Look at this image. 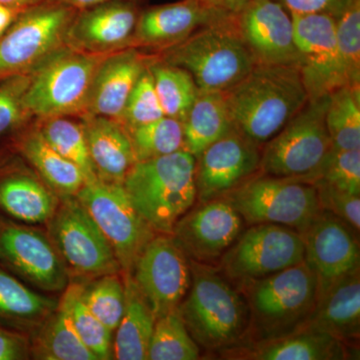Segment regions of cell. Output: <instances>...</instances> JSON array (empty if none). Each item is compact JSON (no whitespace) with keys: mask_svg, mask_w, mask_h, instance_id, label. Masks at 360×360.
Returning <instances> with one entry per match:
<instances>
[{"mask_svg":"<svg viewBox=\"0 0 360 360\" xmlns=\"http://www.w3.org/2000/svg\"><path fill=\"white\" fill-rule=\"evenodd\" d=\"M225 96L233 127L258 146L278 134L309 101L298 68L262 63Z\"/></svg>","mask_w":360,"mask_h":360,"instance_id":"obj_1","label":"cell"},{"mask_svg":"<svg viewBox=\"0 0 360 360\" xmlns=\"http://www.w3.org/2000/svg\"><path fill=\"white\" fill-rule=\"evenodd\" d=\"M196 158L187 150L137 161L122 186L146 224L161 234L175 224L196 200Z\"/></svg>","mask_w":360,"mask_h":360,"instance_id":"obj_2","label":"cell"},{"mask_svg":"<svg viewBox=\"0 0 360 360\" xmlns=\"http://www.w3.org/2000/svg\"><path fill=\"white\" fill-rule=\"evenodd\" d=\"M165 49L163 61L188 71L200 91H227L257 65L239 34L236 14Z\"/></svg>","mask_w":360,"mask_h":360,"instance_id":"obj_3","label":"cell"},{"mask_svg":"<svg viewBox=\"0 0 360 360\" xmlns=\"http://www.w3.org/2000/svg\"><path fill=\"white\" fill-rule=\"evenodd\" d=\"M243 283L251 319L264 341L304 328L319 300L316 276L305 262Z\"/></svg>","mask_w":360,"mask_h":360,"instance_id":"obj_4","label":"cell"},{"mask_svg":"<svg viewBox=\"0 0 360 360\" xmlns=\"http://www.w3.org/2000/svg\"><path fill=\"white\" fill-rule=\"evenodd\" d=\"M191 290L177 307L194 341L206 349L236 342L245 333L248 309L241 296L212 269L191 262Z\"/></svg>","mask_w":360,"mask_h":360,"instance_id":"obj_5","label":"cell"},{"mask_svg":"<svg viewBox=\"0 0 360 360\" xmlns=\"http://www.w3.org/2000/svg\"><path fill=\"white\" fill-rule=\"evenodd\" d=\"M108 54L63 46L30 72L23 105L26 115L46 118L85 112L97 68Z\"/></svg>","mask_w":360,"mask_h":360,"instance_id":"obj_6","label":"cell"},{"mask_svg":"<svg viewBox=\"0 0 360 360\" xmlns=\"http://www.w3.org/2000/svg\"><path fill=\"white\" fill-rule=\"evenodd\" d=\"M328 96L307 101L283 129L267 141L260 168L269 176L305 181L333 149L326 127Z\"/></svg>","mask_w":360,"mask_h":360,"instance_id":"obj_7","label":"cell"},{"mask_svg":"<svg viewBox=\"0 0 360 360\" xmlns=\"http://www.w3.org/2000/svg\"><path fill=\"white\" fill-rule=\"evenodd\" d=\"M224 198L248 224L283 225L300 233L322 210L312 184L269 175L248 180Z\"/></svg>","mask_w":360,"mask_h":360,"instance_id":"obj_8","label":"cell"},{"mask_svg":"<svg viewBox=\"0 0 360 360\" xmlns=\"http://www.w3.org/2000/svg\"><path fill=\"white\" fill-rule=\"evenodd\" d=\"M77 9L44 1L26 9L0 39V82L25 75L65 46Z\"/></svg>","mask_w":360,"mask_h":360,"instance_id":"obj_9","label":"cell"},{"mask_svg":"<svg viewBox=\"0 0 360 360\" xmlns=\"http://www.w3.org/2000/svg\"><path fill=\"white\" fill-rule=\"evenodd\" d=\"M49 221V238L68 272L96 278L122 269L110 241L75 196L63 198Z\"/></svg>","mask_w":360,"mask_h":360,"instance_id":"obj_10","label":"cell"},{"mask_svg":"<svg viewBox=\"0 0 360 360\" xmlns=\"http://www.w3.org/2000/svg\"><path fill=\"white\" fill-rule=\"evenodd\" d=\"M75 198L110 241L122 269L129 274L155 231L135 210L124 187L97 179L85 182Z\"/></svg>","mask_w":360,"mask_h":360,"instance_id":"obj_11","label":"cell"},{"mask_svg":"<svg viewBox=\"0 0 360 360\" xmlns=\"http://www.w3.org/2000/svg\"><path fill=\"white\" fill-rule=\"evenodd\" d=\"M222 257L227 276L245 281L271 276L304 262L300 232L283 225L253 224Z\"/></svg>","mask_w":360,"mask_h":360,"instance_id":"obj_12","label":"cell"},{"mask_svg":"<svg viewBox=\"0 0 360 360\" xmlns=\"http://www.w3.org/2000/svg\"><path fill=\"white\" fill-rule=\"evenodd\" d=\"M129 274L156 319L176 309L191 284L187 255L169 234L151 239Z\"/></svg>","mask_w":360,"mask_h":360,"instance_id":"obj_13","label":"cell"},{"mask_svg":"<svg viewBox=\"0 0 360 360\" xmlns=\"http://www.w3.org/2000/svg\"><path fill=\"white\" fill-rule=\"evenodd\" d=\"M298 70L309 101L347 85L336 39L335 18L326 13H290Z\"/></svg>","mask_w":360,"mask_h":360,"instance_id":"obj_14","label":"cell"},{"mask_svg":"<svg viewBox=\"0 0 360 360\" xmlns=\"http://www.w3.org/2000/svg\"><path fill=\"white\" fill-rule=\"evenodd\" d=\"M0 262L42 290L60 291L68 284V270L41 231L0 219Z\"/></svg>","mask_w":360,"mask_h":360,"instance_id":"obj_15","label":"cell"},{"mask_svg":"<svg viewBox=\"0 0 360 360\" xmlns=\"http://www.w3.org/2000/svg\"><path fill=\"white\" fill-rule=\"evenodd\" d=\"M258 144L234 127L198 156L196 198L201 202L224 198L260 168Z\"/></svg>","mask_w":360,"mask_h":360,"instance_id":"obj_16","label":"cell"},{"mask_svg":"<svg viewBox=\"0 0 360 360\" xmlns=\"http://www.w3.org/2000/svg\"><path fill=\"white\" fill-rule=\"evenodd\" d=\"M300 236L304 262L317 278L319 298L336 281L359 269V243L347 224L333 213L322 210Z\"/></svg>","mask_w":360,"mask_h":360,"instance_id":"obj_17","label":"cell"},{"mask_svg":"<svg viewBox=\"0 0 360 360\" xmlns=\"http://www.w3.org/2000/svg\"><path fill=\"white\" fill-rule=\"evenodd\" d=\"M236 25L257 63L297 68L292 18L278 0H250Z\"/></svg>","mask_w":360,"mask_h":360,"instance_id":"obj_18","label":"cell"},{"mask_svg":"<svg viewBox=\"0 0 360 360\" xmlns=\"http://www.w3.org/2000/svg\"><path fill=\"white\" fill-rule=\"evenodd\" d=\"M243 219L226 198L202 202L186 213L175 224L172 234L189 257L210 262L224 257L240 236Z\"/></svg>","mask_w":360,"mask_h":360,"instance_id":"obj_19","label":"cell"},{"mask_svg":"<svg viewBox=\"0 0 360 360\" xmlns=\"http://www.w3.org/2000/svg\"><path fill=\"white\" fill-rule=\"evenodd\" d=\"M134 1L113 0L77 11L65 34V46L92 54H110L131 44L139 20Z\"/></svg>","mask_w":360,"mask_h":360,"instance_id":"obj_20","label":"cell"},{"mask_svg":"<svg viewBox=\"0 0 360 360\" xmlns=\"http://www.w3.org/2000/svg\"><path fill=\"white\" fill-rule=\"evenodd\" d=\"M231 15L236 14L217 11L203 0H181L150 7L139 13L131 44L167 49L203 26Z\"/></svg>","mask_w":360,"mask_h":360,"instance_id":"obj_21","label":"cell"},{"mask_svg":"<svg viewBox=\"0 0 360 360\" xmlns=\"http://www.w3.org/2000/svg\"><path fill=\"white\" fill-rule=\"evenodd\" d=\"M146 68V59L134 49L108 54L92 79L84 113L120 122L127 99Z\"/></svg>","mask_w":360,"mask_h":360,"instance_id":"obj_22","label":"cell"},{"mask_svg":"<svg viewBox=\"0 0 360 360\" xmlns=\"http://www.w3.org/2000/svg\"><path fill=\"white\" fill-rule=\"evenodd\" d=\"M82 124L97 177L122 184L136 162L127 130L117 120L89 113Z\"/></svg>","mask_w":360,"mask_h":360,"instance_id":"obj_23","label":"cell"},{"mask_svg":"<svg viewBox=\"0 0 360 360\" xmlns=\"http://www.w3.org/2000/svg\"><path fill=\"white\" fill-rule=\"evenodd\" d=\"M303 328L328 333L343 343L359 340V269L336 281L319 298L316 307Z\"/></svg>","mask_w":360,"mask_h":360,"instance_id":"obj_24","label":"cell"},{"mask_svg":"<svg viewBox=\"0 0 360 360\" xmlns=\"http://www.w3.org/2000/svg\"><path fill=\"white\" fill-rule=\"evenodd\" d=\"M124 311L113 336V359H148L156 319L130 274L125 276Z\"/></svg>","mask_w":360,"mask_h":360,"instance_id":"obj_25","label":"cell"},{"mask_svg":"<svg viewBox=\"0 0 360 360\" xmlns=\"http://www.w3.org/2000/svg\"><path fill=\"white\" fill-rule=\"evenodd\" d=\"M184 148L198 158L203 150L234 129L224 91H200L182 120Z\"/></svg>","mask_w":360,"mask_h":360,"instance_id":"obj_26","label":"cell"},{"mask_svg":"<svg viewBox=\"0 0 360 360\" xmlns=\"http://www.w3.org/2000/svg\"><path fill=\"white\" fill-rule=\"evenodd\" d=\"M58 206L53 193L39 180L25 174L0 177V210L25 224L49 221Z\"/></svg>","mask_w":360,"mask_h":360,"instance_id":"obj_27","label":"cell"},{"mask_svg":"<svg viewBox=\"0 0 360 360\" xmlns=\"http://www.w3.org/2000/svg\"><path fill=\"white\" fill-rule=\"evenodd\" d=\"M246 356L257 360H336L347 359V354L342 341L321 331L303 328L264 341Z\"/></svg>","mask_w":360,"mask_h":360,"instance_id":"obj_28","label":"cell"},{"mask_svg":"<svg viewBox=\"0 0 360 360\" xmlns=\"http://www.w3.org/2000/svg\"><path fill=\"white\" fill-rule=\"evenodd\" d=\"M20 150L46 184L63 198L77 195L86 182L82 169L54 150L39 131L25 137Z\"/></svg>","mask_w":360,"mask_h":360,"instance_id":"obj_29","label":"cell"},{"mask_svg":"<svg viewBox=\"0 0 360 360\" xmlns=\"http://www.w3.org/2000/svg\"><path fill=\"white\" fill-rule=\"evenodd\" d=\"M33 341L32 352L35 359L44 360H97L85 347L60 307L44 319Z\"/></svg>","mask_w":360,"mask_h":360,"instance_id":"obj_30","label":"cell"},{"mask_svg":"<svg viewBox=\"0 0 360 360\" xmlns=\"http://www.w3.org/2000/svg\"><path fill=\"white\" fill-rule=\"evenodd\" d=\"M58 307L70 317L80 340L97 359H113V333L86 307L82 297L80 284L66 286Z\"/></svg>","mask_w":360,"mask_h":360,"instance_id":"obj_31","label":"cell"},{"mask_svg":"<svg viewBox=\"0 0 360 360\" xmlns=\"http://www.w3.org/2000/svg\"><path fill=\"white\" fill-rule=\"evenodd\" d=\"M326 122L333 148H360L359 86L345 85L329 94Z\"/></svg>","mask_w":360,"mask_h":360,"instance_id":"obj_32","label":"cell"},{"mask_svg":"<svg viewBox=\"0 0 360 360\" xmlns=\"http://www.w3.org/2000/svg\"><path fill=\"white\" fill-rule=\"evenodd\" d=\"M148 66L163 113L182 122L200 91L193 75L165 61Z\"/></svg>","mask_w":360,"mask_h":360,"instance_id":"obj_33","label":"cell"},{"mask_svg":"<svg viewBox=\"0 0 360 360\" xmlns=\"http://www.w3.org/2000/svg\"><path fill=\"white\" fill-rule=\"evenodd\" d=\"M56 307L51 298L34 292L0 269V319L18 323L42 322Z\"/></svg>","mask_w":360,"mask_h":360,"instance_id":"obj_34","label":"cell"},{"mask_svg":"<svg viewBox=\"0 0 360 360\" xmlns=\"http://www.w3.org/2000/svg\"><path fill=\"white\" fill-rule=\"evenodd\" d=\"M44 120V125L39 132L44 141L59 155L77 165L84 172L86 181H94L98 179L90 158L82 124L68 120L66 116Z\"/></svg>","mask_w":360,"mask_h":360,"instance_id":"obj_35","label":"cell"},{"mask_svg":"<svg viewBox=\"0 0 360 360\" xmlns=\"http://www.w3.org/2000/svg\"><path fill=\"white\" fill-rule=\"evenodd\" d=\"M200 356V348L187 330L179 309L156 319L148 359L195 360Z\"/></svg>","mask_w":360,"mask_h":360,"instance_id":"obj_36","label":"cell"},{"mask_svg":"<svg viewBox=\"0 0 360 360\" xmlns=\"http://www.w3.org/2000/svg\"><path fill=\"white\" fill-rule=\"evenodd\" d=\"M127 132L136 162L186 150L184 125L175 118L163 116L160 120L127 130Z\"/></svg>","mask_w":360,"mask_h":360,"instance_id":"obj_37","label":"cell"},{"mask_svg":"<svg viewBox=\"0 0 360 360\" xmlns=\"http://www.w3.org/2000/svg\"><path fill=\"white\" fill-rule=\"evenodd\" d=\"M80 288L82 300L90 311L115 333L124 311V283L117 274H108L96 277L87 285L80 284Z\"/></svg>","mask_w":360,"mask_h":360,"instance_id":"obj_38","label":"cell"},{"mask_svg":"<svg viewBox=\"0 0 360 360\" xmlns=\"http://www.w3.org/2000/svg\"><path fill=\"white\" fill-rule=\"evenodd\" d=\"M302 182L359 195L360 148L341 150L333 148L319 169Z\"/></svg>","mask_w":360,"mask_h":360,"instance_id":"obj_39","label":"cell"},{"mask_svg":"<svg viewBox=\"0 0 360 360\" xmlns=\"http://www.w3.org/2000/svg\"><path fill=\"white\" fill-rule=\"evenodd\" d=\"M336 39L347 85L360 82V0H349L335 18Z\"/></svg>","mask_w":360,"mask_h":360,"instance_id":"obj_40","label":"cell"},{"mask_svg":"<svg viewBox=\"0 0 360 360\" xmlns=\"http://www.w3.org/2000/svg\"><path fill=\"white\" fill-rule=\"evenodd\" d=\"M163 116L165 115L156 94L153 75L148 65L127 99L120 122L125 129L130 130L155 122Z\"/></svg>","mask_w":360,"mask_h":360,"instance_id":"obj_41","label":"cell"},{"mask_svg":"<svg viewBox=\"0 0 360 360\" xmlns=\"http://www.w3.org/2000/svg\"><path fill=\"white\" fill-rule=\"evenodd\" d=\"M30 78V73H25L0 82V135L18 127L27 116L23 98Z\"/></svg>","mask_w":360,"mask_h":360,"instance_id":"obj_42","label":"cell"},{"mask_svg":"<svg viewBox=\"0 0 360 360\" xmlns=\"http://www.w3.org/2000/svg\"><path fill=\"white\" fill-rule=\"evenodd\" d=\"M319 205L322 210L333 213L356 231L360 229L359 195L343 193L326 186H316Z\"/></svg>","mask_w":360,"mask_h":360,"instance_id":"obj_43","label":"cell"},{"mask_svg":"<svg viewBox=\"0 0 360 360\" xmlns=\"http://www.w3.org/2000/svg\"><path fill=\"white\" fill-rule=\"evenodd\" d=\"M290 13H326L336 18L349 0H278Z\"/></svg>","mask_w":360,"mask_h":360,"instance_id":"obj_44","label":"cell"},{"mask_svg":"<svg viewBox=\"0 0 360 360\" xmlns=\"http://www.w3.org/2000/svg\"><path fill=\"white\" fill-rule=\"evenodd\" d=\"M30 354L32 347L25 335L0 328V360L27 359Z\"/></svg>","mask_w":360,"mask_h":360,"instance_id":"obj_45","label":"cell"},{"mask_svg":"<svg viewBox=\"0 0 360 360\" xmlns=\"http://www.w3.org/2000/svg\"><path fill=\"white\" fill-rule=\"evenodd\" d=\"M208 6L229 14H238L250 0H203Z\"/></svg>","mask_w":360,"mask_h":360,"instance_id":"obj_46","label":"cell"},{"mask_svg":"<svg viewBox=\"0 0 360 360\" xmlns=\"http://www.w3.org/2000/svg\"><path fill=\"white\" fill-rule=\"evenodd\" d=\"M21 13H22V11L11 8V7L0 4V39L13 25L14 21L16 20Z\"/></svg>","mask_w":360,"mask_h":360,"instance_id":"obj_47","label":"cell"},{"mask_svg":"<svg viewBox=\"0 0 360 360\" xmlns=\"http://www.w3.org/2000/svg\"><path fill=\"white\" fill-rule=\"evenodd\" d=\"M53 4H63V6L72 7L77 11L89 8V7L98 6V4H105V2L113 1V0H46ZM130 1H136V0H130Z\"/></svg>","mask_w":360,"mask_h":360,"instance_id":"obj_48","label":"cell"},{"mask_svg":"<svg viewBox=\"0 0 360 360\" xmlns=\"http://www.w3.org/2000/svg\"><path fill=\"white\" fill-rule=\"evenodd\" d=\"M44 1H46V0H0V4L23 11L39 6L40 4H44Z\"/></svg>","mask_w":360,"mask_h":360,"instance_id":"obj_49","label":"cell"}]
</instances>
